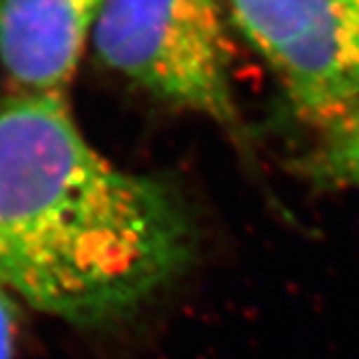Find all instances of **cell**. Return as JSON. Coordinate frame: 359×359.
<instances>
[{
  "instance_id": "obj_3",
  "label": "cell",
  "mask_w": 359,
  "mask_h": 359,
  "mask_svg": "<svg viewBox=\"0 0 359 359\" xmlns=\"http://www.w3.org/2000/svg\"><path fill=\"white\" fill-rule=\"evenodd\" d=\"M299 114L359 98V0H228Z\"/></svg>"
},
{
  "instance_id": "obj_6",
  "label": "cell",
  "mask_w": 359,
  "mask_h": 359,
  "mask_svg": "<svg viewBox=\"0 0 359 359\" xmlns=\"http://www.w3.org/2000/svg\"><path fill=\"white\" fill-rule=\"evenodd\" d=\"M18 302L0 285V359H14L18 332H20V311Z\"/></svg>"
},
{
  "instance_id": "obj_1",
  "label": "cell",
  "mask_w": 359,
  "mask_h": 359,
  "mask_svg": "<svg viewBox=\"0 0 359 359\" xmlns=\"http://www.w3.org/2000/svg\"><path fill=\"white\" fill-rule=\"evenodd\" d=\"M192 252L180 194L100 154L70 96L0 94V285L16 302L106 325L178 278Z\"/></svg>"
},
{
  "instance_id": "obj_4",
  "label": "cell",
  "mask_w": 359,
  "mask_h": 359,
  "mask_svg": "<svg viewBox=\"0 0 359 359\" xmlns=\"http://www.w3.org/2000/svg\"><path fill=\"white\" fill-rule=\"evenodd\" d=\"M104 0H0V68L11 88L70 96Z\"/></svg>"
},
{
  "instance_id": "obj_5",
  "label": "cell",
  "mask_w": 359,
  "mask_h": 359,
  "mask_svg": "<svg viewBox=\"0 0 359 359\" xmlns=\"http://www.w3.org/2000/svg\"><path fill=\"white\" fill-rule=\"evenodd\" d=\"M313 144L295 160L299 174L323 188L359 190V98L306 116Z\"/></svg>"
},
{
  "instance_id": "obj_2",
  "label": "cell",
  "mask_w": 359,
  "mask_h": 359,
  "mask_svg": "<svg viewBox=\"0 0 359 359\" xmlns=\"http://www.w3.org/2000/svg\"><path fill=\"white\" fill-rule=\"evenodd\" d=\"M90 46L108 70L158 100L240 134L219 0H104Z\"/></svg>"
}]
</instances>
